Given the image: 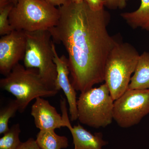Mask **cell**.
I'll list each match as a JSON object with an SVG mask.
<instances>
[{
	"instance_id": "cell-6",
	"label": "cell",
	"mask_w": 149,
	"mask_h": 149,
	"mask_svg": "<svg viewBox=\"0 0 149 149\" xmlns=\"http://www.w3.org/2000/svg\"><path fill=\"white\" fill-rule=\"evenodd\" d=\"M26 34L27 46L23 60L24 67L38 69L44 80L56 89L57 72L54 61L50 32L49 30H40L26 32Z\"/></svg>"
},
{
	"instance_id": "cell-11",
	"label": "cell",
	"mask_w": 149,
	"mask_h": 149,
	"mask_svg": "<svg viewBox=\"0 0 149 149\" xmlns=\"http://www.w3.org/2000/svg\"><path fill=\"white\" fill-rule=\"evenodd\" d=\"M62 116L66 127L72 134L74 145L73 149H102V147L108 144L107 142L103 139L102 133L93 134L83 128L80 123L72 126L68 114L64 113Z\"/></svg>"
},
{
	"instance_id": "cell-9",
	"label": "cell",
	"mask_w": 149,
	"mask_h": 149,
	"mask_svg": "<svg viewBox=\"0 0 149 149\" xmlns=\"http://www.w3.org/2000/svg\"><path fill=\"white\" fill-rule=\"evenodd\" d=\"M52 49L54 54V61L56 65L57 75L55 83L56 89L64 93L69 106L70 120L73 121L77 119V93L71 84L69 75L68 59L65 56H59L53 42Z\"/></svg>"
},
{
	"instance_id": "cell-21",
	"label": "cell",
	"mask_w": 149,
	"mask_h": 149,
	"mask_svg": "<svg viewBox=\"0 0 149 149\" xmlns=\"http://www.w3.org/2000/svg\"><path fill=\"white\" fill-rule=\"evenodd\" d=\"M45 1L54 6H58V7H60L64 4L68 0H45Z\"/></svg>"
},
{
	"instance_id": "cell-17",
	"label": "cell",
	"mask_w": 149,
	"mask_h": 149,
	"mask_svg": "<svg viewBox=\"0 0 149 149\" xmlns=\"http://www.w3.org/2000/svg\"><path fill=\"white\" fill-rule=\"evenodd\" d=\"M14 6L13 3L0 9V35H3L10 34L13 31L10 26L9 20V16L11 11Z\"/></svg>"
},
{
	"instance_id": "cell-3",
	"label": "cell",
	"mask_w": 149,
	"mask_h": 149,
	"mask_svg": "<svg viewBox=\"0 0 149 149\" xmlns=\"http://www.w3.org/2000/svg\"><path fill=\"white\" fill-rule=\"evenodd\" d=\"M140 54L129 43L118 42L107 59L104 82L115 101L128 90Z\"/></svg>"
},
{
	"instance_id": "cell-10",
	"label": "cell",
	"mask_w": 149,
	"mask_h": 149,
	"mask_svg": "<svg viewBox=\"0 0 149 149\" xmlns=\"http://www.w3.org/2000/svg\"><path fill=\"white\" fill-rule=\"evenodd\" d=\"M31 114L34 118L35 126L40 130H55L66 127L62 115L42 97L35 99L31 107Z\"/></svg>"
},
{
	"instance_id": "cell-5",
	"label": "cell",
	"mask_w": 149,
	"mask_h": 149,
	"mask_svg": "<svg viewBox=\"0 0 149 149\" xmlns=\"http://www.w3.org/2000/svg\"><path fill=\"white\" fill-rule=\"evenodd\" d=\"M114 101L105 83L81 93L77 100V119L89 127L105 128L113 120Z\"/></svg>"
},
{
	"instance_id": "cell-16",
	"label": "cell",
	"mask_w": 149,
	"mask_h": 149,
	"mask_svg": "<svg viewBox=\"0 0 149 149\" xmlns=\"http://www.w3.org/2000/svg\"><path fill=\"white\" fill-rule=\"evenodd\" d=\"M19 104L17 101L12 100L5 107L0 110V134H4L9 130V121L14 117L17 112L19 110Z\"/></svg>"
},
{
	"instance_id": "cell-22",
	"label": "cell",
	"mask_w": 149,
	"mask_h": 149,
	"mask_svg": "<svg viewBox=\"0 0 149 149\" xmlns=\"http://www.w3.org/2000/svg\"><path fill=\"white\" fill-rule=\"evenodd\" d=\"M12 3H13L12 0H0V9L5 7Z\"/></svg>"
},
{
	"instance_id": "cell-12",
	"label": "cell",
	"mask_w": 149,
	"mask_h": 149,
	"mask_svg": "<svg viewBox=\"0 0 149 149\" xmlns=\"http://www.w3.org/2000/svg\"><path fill=\"white\" fill-rule=\"evenodd\" d=\"M128 89L149 90V53L148 52H144L140 55Z\"/></svg>"
},
{
	"instance_id": "cell-18",
	"label": "cell",
	"mask_w": 149,
	"mask_h": 149,
	"mask_svg": "<svg viewBox=\"0 0 149 149\" xmlns=\"http://www.w3.org/2000/svg\"><path fill=\"white\" fill-rule=\"evenodd\" d=\"M129 0H104V6L111 10L123 9L125 8Z\"/></svg>"
},
{
	"instance_id": "cell-20",
	"label": "cell",
	"mask_w": 149,
	"mask_h": 149,
	"mask_svg": "<svg viewBox=\"0 0 149 149\" xmlns=\"http://www.w3.org/2000/svg\"><path fill=\"white\" fill-rule=\"evenodd\" d=\"M17 149H41L36 140L30 138L25 142L22 143Z\"/></svg>"
},
{
	"instance_id": "cell-4",
	"label": "cell",
	"mask_w": 149,
	"mask_h": 149,
	"mask_svg": "<svg viewBox=\"0 0 149 149\" xmlns=\"http://www.w3.org/2000/svg\"><path fill=\"white\" fill-rule=\"evenodd\" d=\"M60 17L59 9L45 0H18L9 20L13 30L33 32L55 27Z\"/></svg>"
},
{
	"instance_id": "cell-24",
	"label": "cell",
	"mask_w": 149,
	"mask_h": 149,
	"mask_svg": "<svg viewBox=\"0 0 149 149\" xmlns=\"http://www.w3.org/2000/svg\"><path fill=\"white\" fill-rule=\"evenodd\" d=\"M12 1L15 6L16 4L17 3V1H18V0H12Z\"/></svg>"
},
{
	"instance_id": "cell-7",
	"label": "cell",
	"mask_w": 149,
	"mask_h": 149,
	"mask_svg": "<svg viewBox=\"0 0 149 149\" xmlns=\"http://www.w3.org/2000/svg\"><path fill=\"white\" fill-rule=\"evenodd\" d=\"M149 114V90L128 89L114 101L113 120L123 128L139 124Z\"/></svg>"
},
{
	"instance_id": "cell-8",
	"label": "cell",
	"mask_w": 149,
	"mask_h": 149,
	"mask_svg": "<svg viewBox=\"0 0 149 149\" xmlns=\"http://www.w3.org/2000/svg\"><path fill=\"white\" fill-rule=\"evenodd\" d=\"M27 46L26 32L13 30L0 39V73L6 76L24 60Z\"/></svg>"
},
{
	"instance_id": "cell-2",
	"label": "cell",
	"mask_w": 149,
	"mask_h": 149,
	"mask_svg": "<svg viewBox=\"0 0 149 149\" xmlns=\"http://www.w3.org/2000/svg\"><path fill=\"white\" fill-rule=\"evenodd\" d=\"M0 87L15 97L20 113L25 111L33 100L54 97L59 92L44 80L38 69L27 68L19 63L0 80Z\"/></svg>"
},
{
	"instance_id": "cell-13",
	"label": "cell",
	"mask_w": 149,
	"mask_h": 149,
	"mask_svg": "<svg viewBox=\"0 0 149 149\" xmlns=\"http://www.w3.org/2000/svg\"><path fill=\"white\" fill-rule=\"evenodd\" d=\"M120 16L133 29L141 28L149 31V0H141V5L138 9L123 13Z\"/></svg>"
},
{
	"instance_id": "cell-23",
	"label": "cell",
	"mask_w": 149,
	"mask_h": 149,
	"mask_svg": "<svg viewBox=\"0 0 149 149\" xmlns=\"http://www.w3.org/2000/svg\"><path fill=\"white\" fill-rule=\"evenodd\" d=\"M72 2L75 3H80L84 1V0H70Z\"/></svg>"
},
{
	"instance_id": "cell-1",
	"label": "cell",
	"mask_w": 149,
	"mask_h": 149,
	"mask_svg": "<svg viewBox=\"0 0 149 149\" xmlns=\"http://www.w3.org/2000/svg\"><path fill=\"white\" fill-rule=\"evenodd\" d=\"M58 9V23L49 30L54 42L61 43L67 52L72 86L83 93L104 82L107 59L118 41L109 33L110 16L104 9L95 11L84 1L70 0Z\"/></svg>"
},
{
	"instance_id": "cell-19",
	"label": "cell",
	"mask_w": 149,
	"mask_h": 149,
	"mask_svg": "<svg viewBox=\"0 0 149 149\" xmlns=\"http://www.w3.org/2000/svg\"><path fill=\"white\" fill-rule=\"evenodd\" d=\"M92 10L97 11L104 8V0H84Z\"/></svg>"
},
{
	"instance_id": "cell-15",
	"label": "cell",
	"mask_w": 149,
	"mask_h": 149,
	"mask_svg": "<svg viewBox=\"0 0 149 149\" xmlns=\"http://www.w3.org/2000/svg\"><path fill=\"white\" fill-rule=\"evenodd\" d=\"M20 133L19 123L13 125L0 139V149H17L22 143L19 139Z\"/></svg>"
},
{
	"instance_id": "cell-14",
	"label": "cell",
	"mask_w": 149,
	"mask_h": 149,
	"mask_svg": "<svg viewBox=\"0 0 149 149\" xmlns=\"http://www.w3.org/2000/svg\"><path fill=\"white\" fill-rule=\"evenodd\" d=\"M36 141L41 149H65L69 146L68 138L57 135L54 130H40Z\"/></svg>"
}]
</instances>
